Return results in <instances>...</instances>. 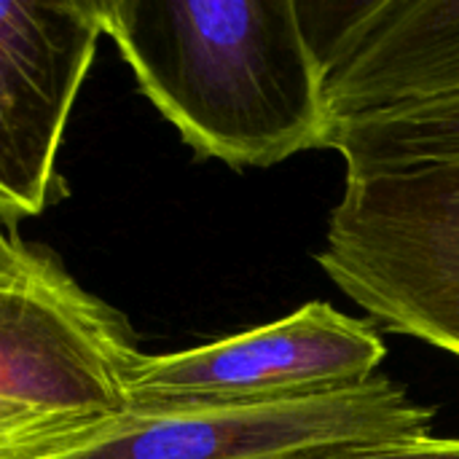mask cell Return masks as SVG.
<instances>
[{"instance_id": "cell-1", "label": "cell", "mask_w": 459, "mask_h": 459, "mask_svg": "<svg viewBox=\"0 0 459 459\" xmlns=\"http://www.w3.org/2000/svg\"><path fill=\"white\" fill-rule=\"evenodd\" d=\"M140 91L204 159L274 167L328 148L325 67L293 0H97Z\"/></svg>"}, {"instance_id": "cell-2", "label": "cell", "mask_w": 459, "mask_h": 459, "mask_svg": "<svg viewBox=\"0 0 459 459\" xmlns=\"http://www.w3.org/2000/svg\"><path fill=\"white\" fill-rule=\"evenodd\" d=\"M315 261L382 331L459 358V161L347 180Z\"/></svg>"}, {"instance_id": "cell-3", "label": "cell", "mask_w": 459, "mask_h": 459, "mask_svg": "<svg viewBox=\"0 0 459 459\" xmlns=\"http://www.w3.org/2000/svg\"><path fill=\"white\" fill-rule=\"evenodd\" d=\"M124 320L59 264L0 229V403L121 420L137 360Z\"/></svg>"}, {"instance_id": "cell-4", "label": "cell", "mask_w": 459, "mask_h": 459, "mask_svg": "<svg viewBox=\"0 0 459 459\" xmlns=\"http://www.w3.org/2000/svg\"><path fill=\"white\" fill-rule=\"evenodd\" d=\"M382 333L325 301L172 355H137L129 414L277 403L360 387L379 374Z\"/></svg>"}, {"instance_id": "cell-5", "label": "cell", "mask_w": 459, "mask_h": 459, "mask_svg": "<svg viewBox=\"0 0 459 459\" xmlns=\"http://www.w3.org/2000/svg\"><path fill=\"white\" fill-rule=\"evenodd\" d=\"M433 409L393 379L339 393L175 414H126L51 459H301L425 438Z\"/></svg>"}, {"instance_id": "cell-6", "label": "cell", "mask_w": 459, "mask_h": 459, "mask_svg": "<svg viewBox=\"0 0 459 459\" xmlns=\"http://www.w3.org/2000/svg\"><path fill=\"white\" fill-rule=\"evenodd\" d=\"M100 35L97 0H0V226L67 196L56 161Z\"/></svg>"}, {"instance_id": "cell-7", "label": "cell", "mask_w": 459, "mask_h": 459, "mask_svg": "<svg viewBox=\"0 0 459 459\" xmlns=\"http://www.w3.org/2000/svg\"><path fill=\"white\" fill-rule=\"evenodd\" d=\"M320 54L331 129L352 118L455 102L459 0L360 3Z\"/></svg>"}, {"instance_id": "cell-8", "label": "cell", "mask_w": 459, "mask_h": 459, "mask_svg": "<svg viewBox=\"0 0 459 459\" xmlns=\"http://www.w3.org/2000/svg\"><path fill=\"white\" fill-rule=\"evenodd\" d=\"M328 148L344 159L347 180L459 161V100L342 121Z\"/></svg>"}, {"instance_id": "cell-9", "label": "cell", "mask_w": 459, "mask_h": 459, "mask_svg": "<svg viewBox=\"0 0 459 459\" xmlns=\"http://www.w3.org/2000/svg\"><path fill=\"white\" fill-rule=\"evenodd\" d=\"M110 420L59 417L0 403V459H51L94 438Z\"/></svg>"}, {"instance_id": "cell-10", "label": "cell", "mask_w": 459, "mask_h": 459, "mask_svg": "<svg viewBox=\"0 0 459 459\" xmlns=\"http://www.w3.org/2000/svg\"><path fill=\"white\" fill-rule=\"evenodd\" d=\"M301 459H459V438H411V441H393L379 446H360V449H342L328 455H312Z\"/></svg>"}]
</instances>
